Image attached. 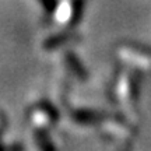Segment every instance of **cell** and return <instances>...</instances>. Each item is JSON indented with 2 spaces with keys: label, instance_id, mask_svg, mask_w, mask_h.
Masks as SVG:
<instances>
[{
  "label": "cell",
  "instance_id": "obj_1",
  "mask_svg": "<svg viewBox=\"0 0 151 151\" xmlns=\"http://www.w3.org/2000/svg\"><path fill=\"white\" fill-rule=\"evenodd\" d=\"M71 14H73V10H71V7L69 4H66V3H60L59 7H58V10L55 13V18L60 22H65V21H69L70 20Z\"/></svg>",
  "mask_w": 151,
  "mask_h": 151
}]
</instances>
